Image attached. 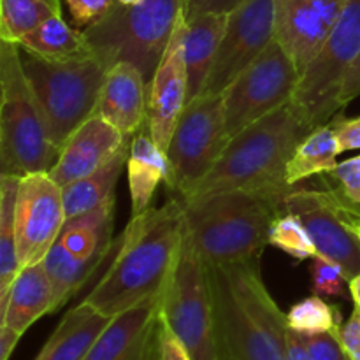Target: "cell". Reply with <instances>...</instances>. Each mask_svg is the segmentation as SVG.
<instances>
[{"instance_id":"obj_44","label":"cell","mask_w":360,"mask_h":360,"mask_svg":"<svg viewBox=\"0 0 360 360\" xmlns=\"http://www.w3.org/2000/svg\"><path fill=\"white\" fill-rule=\"evenodd\" d=\"M348 292H350L355 306L360 309V274L359 276H355L354 280H350V288H348Z\"/></svg>"},{"instance_id":"obj_42","label":"cell","mask_w":360,"mask_h":360,"mask_svg":"<svg viewBox=\"0 0 360 360\" xmlns=\"http://www.w3.org/2000/svg\"><path fill=\"white\" fill-rule=\"evenodd\" d=\"M285 360H313L304 336L294 329H288L287 333V355H285Z\"/></svg>"},{"instance_id":"obj_5","label":"cell","mask_w":360,"mask_h":360,"mask_svg":"<svg viewBox=\"0 0 360 360\" xmlns=\"http://www.w3.org/2000/svg\"><path fill=\"white\" fill-rule=\"evenodd\" d=\"M0 169L2 174L49 172L60 150L23 69L20 46L0 41Z\"/></svg>"},{"instance_id":"obj_4","label":"cell","mask_w":360,"mask_h":360,"mask_svg":"<svg viewBox=\"0 0 360 360\" xmlns=\"http://www.w3.org/2000/svg\"><path fill=\"white\" fill-rule=\"evenodd\" d=\"M287 195L227 192L183 202L190 243L206 266L262 255L271 229L285 213Z\"/></svg>"},{"instance_id":"obj_41","label":"cell","mask_w":360,"mask_h":360,"mask_svg":"<svg viewBox=\"0 0 360 360\" xmlns=\"http://www.w3.org/2000/svg\"><path fill=\"white\" fill-rule=\"evenodd\" d=\"M357 97H360V55L354 62V65H352L350 72H348L347 79H345L343 83V88H341V94H340L341 109H343L347 104H350L352 101H355Z\"/></svg>"},{"instance_id":"obj_25","label":"cell","mask_w":360,"mask_h":360,"mask_svg":"<svg viewBox=\"0 0 360 360\" xmlns=\"http://www.w3.org/2000/svg\"><path fill=\"white\" fill-rule=\"evenodd\" d=\"M18 46L23 51L49 62H72L95 55L84 32L67 25L62 14L42 21L39 27L28 32Z\"/></svg>"},{"instance_id":"obj_33","label":"cell","mask_w":360,"mask_h":360,"mask_svg":"<svg viewBox=\"0 0 360 360\" xmlns=\"http://www.w3.org/2000/svg\"><path fill=\"white\" fill-rule=\"evenodd\" d=\"M269 245L276 246L281 252L288 253L297 260L313 259L316 255L315 243L301 218L285 211L271 229Z\"/></svg>"},{"instance_id":"obj_37","label":"cell","mask_w":360,"mask_h":360,"mask_svg":"<svg viewBox=\"0 0 360 360\" xmlns=\"http://www.w3.org/2000/svg\"><path fill=\"white\" fill-rule=\"evenodd\" d=\"M115 2L116 0H67L74 21L84 27L104 16Z\"/></svg>"},{"instance_id":"obj_26","label":"cell","mask_w":360,"mask_h":360,"mask_svg":"<svg viewBox=\"0 0 360 360\" xmlns=\"http://www.w3.org/2000/svg\"><path fill=\"white\" fill-rule=\"evenodd\" d=\"M130 143H132V137L97 171L63 186V206H65L67 220L101 206L104 200L115 195L112 192H115L116 183H118L123 169L129 164Z\"/></svg>"},{"instance_id":"obj_12","label":"cell","mask_w":360,"mask_h":360,"mask_svg":"<svg viewBox=\"0 0 360 360\" xmlns=\"http://www.w3.org/2000/svg\"><path fill=\"white\" fill-rule=\"evenodd\" d=\"M276 0H243L229 13L227 27L200 95H221L274 41Z\"/></svg>"},{"instance_id":"obj_32","label":"cell","mask_w":360,"mask_h":360,"mask_svg":"<svg viewBox=\"0 0 360 360\" xmlns=\"http://www.w3.org/2000/svg\"><path fill=\"white\" fill-rule=\"evenodd\" d=\"M288 327L301 334L326 333L341 326L340 311L333 304L323 301L320 295L299 301L287 313Z\"/></svg>"},{"instance_id":"obj_21","label":"cell","mask_w":360,"mask_h":360,"mask_svg":"<svg viewBox=\"0 0 360 360\" xmlns=\"http://www.w3.org/2000/svg\"><path fill=\"white\" fill-rule=\"evenodd\" d=\"M111 320L83 301L63 316L35 360H84Z\"/></svg>"},{"instance_id":"obj_2","label":"cell","mask_w":360,"mask_h":360,"mask_svg":"<svg viewBox=\"0 0 360 360\" xmlns=\"http://www.w3.org/2000/svg\"><path fill=\"white\" fill-rule=\"evenodd\" d=\"M206 267L227 359L285 360L290 327L264 283L260 257Z\"/></svg>"},{"instance_id":"obj_20","label":"cell","mask_w":360,"mask_h":360,"mask_svg":"<svg viewBox=\"0 0 360 360\" xmlns=\"http://www.w3.org/2000/svg\"><path fill=\"white\" fill-rule=\"evenodd\" d=\"M49 313H55V294L42 262L21 267L0 301V326L25 334Z\"/></svg>"},{"instance_id":"obj_38","label":"cell","mask_w":360,"mask_h":360,"mask_svg":"<svg viewBox=\"0 0 360 360\" xmlns=\"http://www.w3.org/2000/svg\"><path fill=\"white\" fill-rule=\"evenodd\" d=\"M243 0H183V16L185 20L207 13H231Z\"/></svg>"},{"instance_id":"obj_43","label":"cell","mask_w":360,"mask_h":360,"mask_svg":"<svg viewBox=\"0 0 360 360\" xmlns=\"http://www.w3.org/2000/svg\"><path fill=\"white\" fill-rule=\"evenodd\" d=\"M21 336L23 334H20L18 330L7 326H0V360H9Z\"/></svg>"},{"instance_id":"obj_15","label":"cell","mask_w":360,"mask_h":360,"mask_svg":"<svg viewBox=\"0 0 360 360\" xmlns=\"http://www.w3.org/2000/svg\"><path fill=\"white\" fill-rule=\"evenodd\" d=\"M185 16H179L171 42L148 84L146 129L167 150L183 109L188 104V69L185 56Z\"/></svg>"},{"instance_id":"obj_13","label":"cell","mask_w":360,"mask_h":360,"mask_svg":"<svg viewBox=\"0 0 360 360\" xmlns=\"http://www.w3.org/2000/svg\"><path fill=\"white\" fill-rule=\"evenodd\" d=\"M65 221L62 186L49 172L21 176L16 199V250L21 267L42 262Z\"/></svg>"},{"instance_id":"obj_3","label":"cell","mask_w":360,"mask_h":360,"mask_svg":"<svg viewBox=\"0 0 360 360\" xmlns=\"http://www.w3.org/2000/svg\"><path fill=\"white\" fill-rule=\"evenodd\" d=\"M309 132L290 104L276 109L232 137L210 174L181 200L190 202L227 192L288 195L295 186L287 183V165Z\"/></svg>"},{"instance_id":"obj_31","label":"cell","mask_w":360,"mask_h":360,"mask_svg":"<svg viewBox=\"0 0 360 360\" xmlns=\"http://www.w3.org/2000/svg\"><path fill=\"white\" fill-rule=\"evenodd\" d=\"M319 183L338 207L360 220V155L320 174Z\"/></svg>"},{"instance_id":"obj_40","label":"cell","mask_w":360,"mask_h":360,"mask_svg":"<svg viewBox=\"0 0 360 360\" xmlns=\"http://www.w3.org/2000/svg\"><path fill=\"white\" fill-rule=\"evenodd\" d=\"M162 316V315H160ZM158 360H192L188 352L183 347L176 334L169 329L167 323L162 320L160 343H158Z\"/></svg>"},{"instance_id":"obj_34","label":"cell","mask_w":360,"mask_h":360,"mask_svg":"<svg viewBox=\"0 0 360 360\" xmlns=\"http://www.w3.org/2000/svg\"><path fill=\"white\" fill-rule=\"evenodd\" d=\"M313 290L316 295H329V297H347V288H350L345 271L336 262L323 255L313 257L311 266Z\"/></svg>"},{"instance_id":"obj_22","label":"cell","mask_w":360,"mask_h":360,"mask_svg":"<svg viewBox=\"0 0 360 360\" xmlns=\"http://www.w3.org/2000/svg\"><path fill=\"white\" fill-rule=\"evenodd\" d=\"M227 20L229 13H207L186 20L185 56L188 69V102L199 97L206 86Z\"/></svg>"},{"instance_id":"obj_16","label":"cell","mask_w":360,"mask_h":360,"mask_svg":"<svg viewBox=\"0 0 360 360\" xmlns=\"http://www.w3.org/2000/svg\"><path fill=\"white\" fill-rule=\"evenodd\" d=\"M347 0H276L274 39L304 74L336 27Z\"/></svg>"},{"instance_id":"obj_7","label":"cell","mask_w":360,"mask_h":360,"mask_svg":"<svg viewBox=\"0 0 360 360\" xmlns=\"http://www.w3.org/2000/svg\"><path fill=\"white\" fill-rule=\"evenodd\" d=\"M21 60L48 120L53 143L62 150L70 134L95 115L109 67L97 55L72 62H49L21 49Z\"/></svg>"},{"instance_id":"obj_27","label":"cell","mask_w":360,"mask_h":360,"mask_svg":"<svg viewBox=\"0 0 360 360\" xmlns=\"http://www.w3.org/2000/svg\"><path fill=\"white\" fill-rule=\"evenodd\" d=\"M338 155H341V151L333 123L316 127L292 155L287 165V183L297 186L304 179L333 171L338 167Z\"/></svg>"},{"instance_id":"obj_35","label":"cell","mask_w":360,"mask_h":360,"mask_svg":"<svg viewBox=\"0 0 360 360\" xmlns=\"http://www.w3.org/2000/svg\"><path fill=\"white\" fill-rule=\"evenodd\" d=\"M341 326L326 333L302 334L313 360H350L340 338Z\"/></svg>"},{"instance_id":"obj_18","label":"cell","mask_w":360,"mask_h":360,"mask_svg":"<svg viewBox=\"0 0 360 360\" xmlns=\"http://www.w3.org/2000/svg\"><path fill=\"white\" fill-rule=\"evenodd\" d=\"M129 139L130 137L123 136L116 127L95 112L70 134L49 176L63 188L97 171Z\"/></svg>"},{"instance_id":"obj_6","label":"cell","mask_w":360,"mask_h":360,"mask_svg":"<svg viewBox=\"0 0 360 360\" xmlns=\"http://www.w3.org/2000/svg\"><path fill=\"white\" fill-rule=\"evenodd\" d=\"M183 11V0H141L111 9L84 27L95 55L108 67L129 62L139 67L150 84Z\"/></svg>"},{"instance_id":"obj_17","label":"cell","mask_w":360,"mask_h":360,"mask_svg":"<svg viewBox=\"0 0 360 360\" xmlns=\"http://www.w3.org/2000/svg\"><path fill=\"white\" fill-rule=\"evenodd\" d=\"M162 294L112 316L84 360H158Z\"/></svg>"},{"instance_id":"obj_19","label":"cell","mask_w":360,"mask_h":360,"mask_svg":"<svg viewBox=\"0 0 360 360\" xmlns=\"http://www.w3.org/2000/svg\"><path fill=\"white\" fill-rule=\"evenodd\" d=\"M95 112L127 137L146 125L148 81L139 67L129 62L109 67Z\"/></svg>"},{"instance_id":"obj_29","label":"cell","mask_w":360,"mask_h":360,"mask_svg":"<svg viewBox=\"0 0 360 360\" xmlns=\"http://www.w3.org/2000/svg\"><path fill=\"white\" fill-rule=\"evenodd\" d=\"M98 260H83L74 257L65 246L56 241L42 259L46 273L55 294V311L67 304L70 297L84 285V281L98 269Z\"/></svg>"},{"instance_id":"obj_1","label":"cell","mask_w":360,"mask_h":360,"mask_svg":"<svg viewBox=\"0 0 360 360\" xmlns=\"http://www.w3.org/2000/svg\"><path fill=\"white\" fill-rule=\"evenodd\" d=\"M185 239V210L178 197L160 207L134 214L120 238L118 252L84 302L116 316L167 285Z\"/></svg>"},{"instance_id":"obj_30","label":"cell","mask_w":360,"mask_h":360,"mask_svg":"<svg viewBox=\"0 0 360 360\" xmlns=\"http://www.w3.org/2000/svg\"><path fill=\"white\" fill-rule=\"evenodd\" d=\"M58 14L60 0H0V41L18 44L42 21Z\"/></svg>"},{"instance_id":"obj_14","label":"cell","mask_w":360,"mask_h":360,"mask_svg":"<svg viewBox=\"0 0 360 360\" xmlns=\"http://www.w3.org/2000/svg\"><path fill=\"white\" fill-rule=\"evenodd\" d=\"M285 211L301 218L308 229L316 255L336 262L348 281L360 274V238L348 225L347 213L323 190L295 186L285 199Z\"/></svg>"},{"instance_id":"obj_39","label":"cell","mask_w":360,"mask_h":360,"mask_svg":"<svg viewBox=\"0 0 360 360\" xmlns=\"http://www.w3.org/2000/svg\"><path fill=\"white\" fill-rule=\"evenodd\" d=\"M340 338L350 360H360V309L357 306L350 319L341 326Z\"/></svg>"},{"instance_id":"obj_11","label":"cell","mask_w":360,"mask_h":360,"mask_svg":"<svg viewBox=\"0 0 360 360\" xmlns=\"http://www.w3.org/2000/svg\"><path fill=\"white\" fill-rule=\"evenodd\" d=\"M299 79L295 63L274 39L221 94L229 137L232 139L246 127L290 104Z\"/></svg>"},{"instance_id":"obj_8","label":"cell","mask_w":360,"mask_h":360,"mask_svg":"<svg viewBox=\"0 0 360 360\" xmlns=\"http://www.w3.org/2000/svg\"><path fill=\"white\" fill-rule=\"evenodd\" d=\"M160 315L192 360H229L214 316L207 267L190 243L186 229L174 269L162 292Z\"/></svg>"},{"instance_id":"obj_24","label":"cell","mask_w":360,"mask_h":360,"mask_svg":"<svg viewBox=\"0 0 360 360\" xmlns=\"http://www.w3.org/2000/svg\"><path fill=\"white\" fill-rule=\"evenodd\" d=\"M115 225V195L86 213L65 221L56 241L74 257L104 262L111 250Z\"/></svg>"},{"instance_id":"obj_10","label":"cell","mask_w":360,"mask_h":360,"mask_svg":"<svg viewBox=\"0 0 360 360\" xmlns=\"http://www.w3.org/2000/svg\"><path fill=\"white\" fill-rule=\"evenodd\" d=\"M224 95H199L179 116L165 155L169 160L167 186L185 199L217 165L227 148Z\"/></svg>"},{"instance_id":"obj_28","label":"cell","mask_w":360,"mask_h":360,"mask_svg":"<svg viewBox=\"0 0 360 360\" xmlns=\"http://www.w3.org/2000/svg\"><path fill=\"white\" fill-rule=\"evenodd\" d=\"M21 176H0V301L20 273L16 250V199Z\"/></svg>"},{"instance_id":"obj_9","label":"cell","mask_w":360,"mask_h":360,"mask_svg":"<svg viewBox=\"0 0 360 360\" xmlns=\"http://www.w3.org/2000/svg\"><path fill=\"white\" fill-rule=\"evenodd\" d=\"M360 55V0H347L336 27L299 79L290 108L309 130L341 111L340 94Z\"/></svg>"},{"instance_id":"obj_36","label":"cell","mask_w":360,"mask_h":360,"mask_svg":"<svg viewBox=\"0 0 360 360\" xmlns=\"http://www.w3.org/2000/svg\"><path fill=\"white\" fill-rule=\"evenodd\" d=\"M336 132L338 144H340V151L360 150V116L355 118H347L345 115L338 112L333 120H330Z\"/></svg>"},{"instance_id":"obj_23","label":"cell","mask_w":360,"mask_h":360,"mask_svg":"<svg viewBox=\"0 0 360 360\" xmlns=\"http://www.w3.org/2000/svg\"><path fill=\"white\" fill-rule=\"evenodd\" d=\"M127 172L134 217L150 210L155 190L169 178L167 155L151 139L148 130L141 129L132 136Z\"/></svg>"},{"instance_id":"obj_45","label":"cell","mask_w":360,"mask_h":360,"mask_svg":"<svg viewBox=\"0 0 360 360\" xmlns=\"http://www.w3.org/2000/svg\"><path fill=\"white\" fill-rule=\"evenodd\" d=\"M118 2L125 4V6H132V4H139L141 0H118Z\"/></svg>"}]
</instances>
